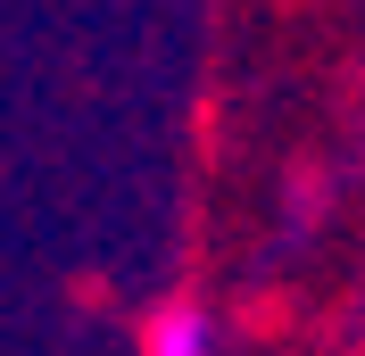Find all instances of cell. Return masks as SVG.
Here are the masks:
<instances>
[{
  "instance_id": "obj_1",
  "label": "cell",
  "mask_w": 365,
  "mask_h": 356,
  "mask_svg": "<svg viewBox=\"0 0 365 356\" xmlns=\"http://www.w3.org/2000/svg\"><path fill=\"white\" fill-rule=\"evenodd\" d=\"M133 348L141 356H216V315L200 298H158V307L141 315Z\"/></svg>"
}]
</instances>
